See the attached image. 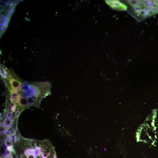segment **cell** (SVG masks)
Listing matches in <instances>:
<instances>
[{"label":"cell","mask_w":158,"mask_h":158,"mask_svg":"<svg viewBox=\"0 0 158 158\" xmlns=\"http://www.w3.org/2000/svg\"><path fill=\"white\" fill-rule=\"evenodd\" d=\"M7 20L8 19L7 18L5 20H4V22L3 23L2 25V28L5 27L7 23Z\"/></svg>","instance_id":"52a82bcc"},{"label":"cell","mask_w":158,"mask_h":158,"mask_svg":"<svg viewBox=\"0 0 158 158\" xmlns=\"http://www.w3.org/2000/svg\"><path fill=\"white\" fill-rule=\"evenodd\" d=\"M24 154V155L22 156V157L24 158H36L34 150L28 149L25 151Z\"/></svg>","instance_id":"277c9868"},{"label":"cell","mask_w":158,"mask_h":158,"mask_svg":"<svg viewBox=\"0 0 158 158\" xmlns=\"http://www.w3.org/2000/svg\"><path fill=\"white\" fill-rule=\"evenodd\" d=\"M105 2L112 9L119 11L128 10L127 5L119 0H105Z\"/></svg>","instance_id":"3957f363"},{"label":"cell","mask_w":158,"mask_h":158,"mask_svg":"<svg viewBox=\"0 0 158 158\" xmlns=\"http://www.w3.org/2000/svg\"><path fill=\"white\" fill-rule=\"evenodd\" d=\"M4 28L2 27L1 28V30H4Z\"/></svg>","instance_id":"30bf717a"},{"label":"cell","mask_w":158,"mask_h":158,"mask_svg":"<svg viewBox=\"0 0 158 158\" xmlns=\"http://www.w3.org/2000/svg\"><path fill=\"white\" fill-rule=\"evenodd\" d=\"M6 143L8 146H10L12 145L11 139L9 136H7L6 139Z\"/></svg>","instance_id":"8992f818"},{"label":"cell","mask_w":158,"mask_h":158,"mask_svg":"<svg viewBox=\"0 0 158 158\" xmlns=\"http://www.w3.org/2000/svg\"><path fill=\"white\" fill-rule=\"evenodd\" d=\"M128 12L138 22L145 20L158 11L156 1L126 0Z\"/></svg>","instance_id":"7a4b0ae2"},{"label":"cell","mask_w":158,"mask_h":158,"mask_svg":"<svg viewBox=\"0 0 158 158\" xmlns=\"http://www.w3.org/2000/svg\"><path fill=\"white\" fill-rule=\"evenodd\" d=\"M7 17L6 16H4L1 18V20H5L6 19H7Z\"/></svg>","instance_id":"9c48e42d"},{"label":"cell","mask_w":158,"mask_h":158,"mask_svg":"<svg viewBox=\"0 0 158 158\" xmlns=\"http://www.w3.org/2000/svg\"><path fill=\"white\" fill-rule=\"evenodd\" d=\"M0 75L6 84L5 95L22 107L37 105L44 98L51 95V83L49 81H26L12 69L4 66L0 68Z\"/></svg>","instance_id":"6da1fadb"},{"label":"cell","mask_w":158,"mask_h":158,"mask_svg":"<svg viewBox=\"0 0 158 158\" xmlns=\"http://www.w3.org/2000/svg\"><path fill=\"white\" fill-rule=\"evenodd\" d=\"M11 123V120L10 119H6L4 123V125L3 126L6 128V126L7 128H8L10 126Z\"/></svg>","instance_id":"5b68a950"},{"label":"cell","mask_w":158,"mask_h":158,"mask_svg":"<svg viewBox=\"0 0 158 158\" xmlns=\"http://www.w3.org/2000/svg\"><path fill=\"white\" fill-rule=\"evenodd\" d=\"M5 129V128L3 126H1V127H0L1 132H3L4 131V129Z\"/></svg>","instance_id":"ba28073f"}]
</instances>
